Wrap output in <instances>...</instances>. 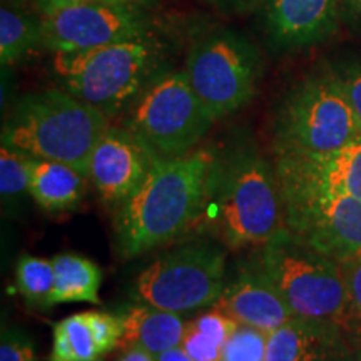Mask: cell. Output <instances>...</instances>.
I'll return each mask as SVG.
<instances>
[{
    "instance_id": "obj_1",
    "label": "cell",
    "mask_w": 361,
    "mask_h": 361,
    "mask_svg": "<svg viewBox=\"0 0 361 361\" xmlns=\"http://www.w3.org/2000/svg\"><path fill=\"white\" fill-rule=\"evenodd\" d=\"M218 159L209 147L159 157L142 186L116 207V243L124 258L173 241L201 219Z\"/></svg>"
},
{
    "instance_id": "obj_28",
    "label": "cell",
    "mask_w": 361,
    "mask_h": 361,
    "mask_svg": "<svg viewBox=\"0 0 361 361\" xmlns=\"http://www.w3.org/2000/svg\"><path fill=\"white\" fill-rule=\"evenodd\" d=\"M338 75H340L343 87L346 90V96H348L351 107H353L361 126V64L355 62V64L346 66L345 69L338 72Z\"/></svg>"
},
{
    "instance_id": "obj_9",
    "label": "cell",
    "mask_w": 361,
    "mask_h": 361,
    "mask_svg": "<svg viewBox=\"0 0 361 361\" xmlns=\"http://www.w3.org/2000/svg\"><path fill=\"white\" fill-rule=\"evenodd\" d=\"M184 71L216 121L250 102L259 75V54L243 35L219 30L192 45Z\"/></svg>"
},
{
    "instance_id": "obj_25",
    "label": "cell",
    "mask_w": 361,
    "mask_h": 361,
    "mask_svg": "<svg viewBox=\"0 0 361 361\" xmlns=\"http://www.w3.org/2000/svg\"><path fill=\"white\" fill-rule=\"evenodd\" d=\"M85 318L90 324L96 341L101 348L102 355L106 356L111 351L119 348L121 338H123L124 326L123 319L117 313H106V311H84Z\"/></svg>"
},
{
    "instance_id": "obj_29",
    "label": "cell",
    "mask_w": 361,
    "mask_h": 361,
    "mask_svg": "<svg viewBox=\"0 0 361 361\" xmlns=\"http://www.w3.org/2000/svg\"><path fill=\"white\" fill-rule=\"evenodd\" d=\"M340 268L348 288L351 303L361 322V256L341 261Z\"/></svg>"
},
{
    "instance_id": "obj_32",
    "label": "cell",
    "mask_w": 361,
    "mask_h": 361,
    "mask_svg": "<svg viewBox=\"0 0 361 361\" xmlns=\"http://www.w3.org/2000/svg\"><path fill=\"white\" fill-rule=\"evenodd\" d=\"M156 361H194L188 351L183 346H176V348L162 351L161 355L156 356Z\"/></svg>"
},
{
    "instance_id": "obj_3",
    "label": "cell",
    "mask_w": 361,
    "mask_h": 361,
    "mask_svg": "<svg viewBox=\"0 0 361 361\" xmlns=\"http://www.w3.org/2000/svg\"><path fill=\"white\" fill-rule=\"evenodd\" d=\"M109 117L64 89L27 94L2 129V144L39 159L66 162L89 176L94 147L109 128Z\"/></svg>"
},
{
    "instance_id": "obj_13",
    "label": "cell",
    "mask_w": 361,
    "mask_h": 361,
    "mask_svg": "<svg viewBox=\"0 0 361 361\" xmlns=\"http://www.w3.org/2000/svg\"><path fill=\"white\" fill-rule=\"evenodd\" d=\"M281 186L348 194L361 200V137L324 154H278Z\"/></svg>"
},
{
    "instance_id": "obj_7",
    "label": "cell",
    "mask_w": 361,
    "mask_h": 361,
    "mask_svg": "<svg viewBox=\"0 0 361 361\" xmlns=\"http://www.w3.org/2000/svg\"><path fill=\"white\" fill-rule=\"evenodd\" d=\"M126 112V128L141 135L162 157L194 151L214 123L186 71H157Z\"/></svg>"
},
{
    "instance_id": "obj_30",
    "label": "cell",
    "mask_w": 361,
    "mask_h": 361,
    "mask_svg": "<svg viewBox=\"0 0 361 361\" xmlns=\"http://www.w3.org/2000/svg\"><path fill=\"white\" fill-rule=\"evenodd\" d=\"M34 2L42 13L62 6H72V4H137L139 0H34Z\"/></svg>"
},
{
    "instance_id": "obj_4",
    "label": "cell",
    "mask_w": 361,
    "mask_h": 361,
    "mask_svg": "<svg viewBox=\"0 0 361 361\" xmlns=\"http://www.w3.org/2000/svg\"><path fill=\"white\" fill-rule=\"evenodd\" d=\"M255 263L268 274L298 318L340 328L360 319L340 263L313 250L286 228L261 246Z\"/></svg>"
},
{
    "instance_id": "obj_26",
    "label": "cell",
    "mask_w": 361,
    "mask_h": 361,
    "mask_svg": "<svg viewBox=\"0 0 361 361\" xmlns=\"http://www.w3.org/2000/svg\"><path fill=\"white\" fill-rule=\"evenodd\" d=\"M0 361H35L34 341L17 328H2Z\"/></svg>"
},
{
    "instance_id": "obj_10",
    "label": "cell",
    "mask_w": 361,
    "mask_h": 361,
    "mask_svg": "<svg viewBox=\"0 0 361 361\" xmlns=\"http://www.w3.org/2000/svg\"><path fill=\"white\" fill-rule=\"evenodd\" d=\"M279 192L284 228L298 239L338 263L361 256V200L281 184Z\"/></svg>"
},
{
    "instance_id": "obj_12",
    "label": "cell",
    "mask_w": 361,
    "mask_h": 361,
    "mask_svg": "<svg viewBox=\"0 0 361 361\" xmlns=\"http://www.w3.org/2000/svg\"><path fill=\"white\" fill-rule=\"evenodd\" d=\"M161 154L126 126H109L94 147L89 180L111 206H121L142 186Z\"/></svg>"
},
{
    "instance_id": "obj_20",
    "label": "cell",
    "mask_w": 361,
    "mask_h": 361,
    "mask_svg": "<svg viewBox=\"0 0 361 361\" xmlns=\"http://www.w3.org/2000/svg\"><path fill=\"white\" fill-rule=\"evenodd\" d=\"M37 45H42L40 16L17 11L4 4L0 11V62L12 66L25 59Z\"/></svg>"
},
{
    "instance_id": "obj_27",
    "label": "cell",
    "mask_w": 361,
    "mask_h": 361,
    "mask_svg": "<svg viewBox=\"0 0 361 361\" xmlns=\"http://www.w3.org/2000/svg\"><path fill=\"white\" fill-rule=\"evenodd\" d=\"M180 346L194 361H221V353H223V346L219 343L204 335L191 323L186 326Z\"/></svg>"
},
{
    "instance_id": "obj_17",
    "label": "cell",
    "mask_w": 361,
    "mask_h": 361,
    "mask_svg": "<svg viewBox=\"0 0 361 361\" xmlns=\"http://www.w3.org/2000/svg\"><path fill=\"white\" fill-rule=\"evenodd\" d=\"M123 319L124 333L121 338V351L128 348H142L151 355L176 348L183 343L186 322L178 313H171L146 303L128 306L117 313Z\"/></svg>"
},
{
    "instance_id": "obj_2",
    "label": "cell",
    "mask_w": 361,
    "mask_h": 361,
    "mask_svg": "<svg viewBox=\"0 0 361 361\" xmlns=\"http://www.w3.org/2000/svg\"><path fill=\"white\" fill-rule=\"evenodd\" d=\"M206 214L228 246H263L284 228L276 169L251 149L219 156Z\"/></svg>"
},
{
    "instance_id": "obj_8",
    "label": "cell",
    "mask_w": 361,
    "mask_h": 361,
    "mask_svg": "<svg viewBox=\"0 0 361 361\" xmlns=\"http://www.w3.org/2000/svg\"><path fill=\"white\" fill-rule=\"evenodd\" d=\"M226 250L218 243L192 241L146 266L134 283V300L171 313L213 306L226 281Z\"/></svg>"
},
{
    "instance_id": "obj_14",
    "label": "cell",
    "mask_w": 361,
    "mask_h": 361,
    "mask_svg": "<svg viewBox=\"0 0 361 361\" xmlns=\"http://www.w3.org/2000/svg\"><path fill=\"white\" fill-rule=\"evenodd\" d=\"M211 308L268 335L295 316L268 274L256 263L247 264L228 279Z\"/></svg>"
},
{
    "instance_id": "obj_22",
    "label": "cell",
    "mask_w": 361,
    "mask_h": 361,
    "mask_svg": "<svg viewBox=\"0 0 361 361\" xmlns=\"http://www.w3.org/2000/svg\"><path fill=\"white\" fill-rule=\"evenodd\" d=\"M37 157L2 144L0 147V196L4 209H17L29 194L30 176Z\"/></svg>"
},
{
    "instance_id": "obj_21",
    "label": "cell",
    "mask_w": 361,
    "mask_h": 361,
    "mask_svg": "<svg viewBox=\"0 0 361 361\" xmlns=\"http://www.w3.org/2000/svg\"><path fill=\"white\" fill-rule=\"evenodd\" d=\"M102 356L85 313L71 314L56 323L49 361H101Z\"/></svg>"
},
{
    "instance_id": "obj_6",
    "label": "cell",
    "mask_w": 361,
    "mask_h": 361,
    "mask_svg": "<svg viewBox=\"0 0 361 361\" xmlns=\"http://www.w3.org/2000/svg\"><path fill=\"white\" fill-rule=\"evenodd\" d=\"M278 154H324L361 137L338 72L324 69L288 94L276 117Z\"/></svg>"
},
{
    "instance_id": "obj_15",
    "label": "cell",
    "mask_w": 361,
    "mask_h": 361,
    "mask_svg": "<svg viewBox=\"0 0 361 361\" xmlns=\"http://www.w3.org/2000/svg\"><path fill=\"white\" fill-rule=\"evenodd\" d=\"M343 0H269L268 34L279 49H303L335 29Z\"/></svg>"
},
{
    "instance_id": "obj_23",
    "label": "cell",
    "mask_w": 361,
    "mask_h": 361,
    "mask_svg": "<svg viewBox=\"0 0 361 361\" xmlns=\"http://www.w3.org/2000/svg\"><path fill=\"white\" fill-rule=\"evenodd\" d=\"M16 283L22 296L35 306H52L56 269L52 259L24 255L16 268Z\"/></svg>"
},
{
    "instance_id": "obj_18",
    "label": "cell",
    "mask_w": 361,
    "mask_h": 361,
    "mask_svg": "<svg viewBox=\"0 0 361 361\" xmlns=\"http://www.w3.org/2000/svg\"><path fill=\"white\" fill-rule=\"evenodd\" d=\"M89 176L66 162L39 159L30 176L29 194L35 204L47 213H62L82 201Z\"/></svg>"
},
{
    "instance_id": "obj_31",
    "label": "cell",
    "mask_w": 361,
    "mask_h": 361,
    "mask_svg": "<svg viewBox=\"0 0 361 361\" xmlns=\"http://www.w3.org/2000/svg\"><path fill=\"white\" fill-rule=\"evenodd\" d=\"M117 361H156V356L142 348H128L121 351V356Z\"/></svg>"
},
{
    "instance_id": "obj_34",
    "label": "cell",
    "mask_w": 361,
    "mask_h": 361,
    "mask_svg": "<svg viewBox=\"0 0 361 361\" xmlns=\"http://www.w3.org/2000/svg\"><path fill=\"white\" fill-rule=\"evenodd\" d=\"M356 361H361V346H360V351H358V356H356Z\"/></svg>"
},
{
    "instance_id": "obj_24",
    "label": "cell",
    "mask_w": 361,
    "mask_h": 361,
    "mask_svg": "<svg viewBox=\"0 0 361 361\" xmlns=\"http://www.w3.org/2000/svg\"><path fill=\"white\" fill-rule=\"evenodd\" d=\"M268 333L247 324H238L226 341L221 361H266Z\"/></svg>"
},
{
    "instance_id": "obj_16",
    "label": "cell",
    "mask_w": 361,
    "mask_h": 361,
    "mask_svg": "<svg viewBox=\"0 0 361 361\" xmlns=\"http://www.w3.org/2000/svg\"><path fill=\"white\" fill-rule=\"evenodd\" d=\"M340 326L293 316L268 335L266 361H326L336 348Z\"/></svg>"
},
{
    "instance_id": "obj_11",
    "label": "cell",
    "mask_w": 361,
    "mask_h": 361,
    "mask_svg": "<svg viewBox=\"0 0 361 361\" xmlns=\"http://www.w3.org/2000/svg\"><path fill=\"white\" fill-rule=\"evenodd\" d=\"M42 45L74 52L147 35V17L137 4H72L40 13Z\"/></svg>"
},
{
    "instance_id": "obj_19",
    "label": "cell",
    "mask_w": 361,
    "mask_h": 361,
    "mask_svg": "<svg viewBox=\"0 0 361 361\" xmlns=\"http://www.w3.org/2000/svg\"><path fill=\"white\" fill-rule=\"evenodd\" d=\"M52 263L56 269L52 305L99 303L102 271L92 259L66 252L54 256Z\"/></svg>"
},
{
    "instance_id": "obj_33",
    "label": "cell",
    "mask_w": 361,
    "mask_h": 361,
    "mask_svg": "<svg viewBox=\"0 0 361 361\" xmlns=\"http://www.w3.org/2000/svg\"><path fill=\"white\" fill-rule=\"evenodd\" d=\"M345 4L351 16L361 20V0H345Z\"/></svg>"
},
{
    "instance_id": "obj_5",
    "label": "cell",
    "mask_w": 361,
    "mask_h": 361,
    "mask_svg": "<svg viewBox=\"0 0 361 361\" xmlns=\"http://www.w3.org/2000/svg\"><path fill=\"white\" fill-rule=\"evenodd\" d=\"M159 64L161 47L147 34L104 47L56 52L54 72L62 89L111 119L128 109Z\"/></svg>"
}]
</instances>
